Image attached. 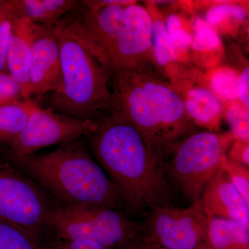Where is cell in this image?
Wrapping results in <instances>:
<instances>
[{
    "instance_id": "6da1fadb",
    "label": "cell",
    "mask_w": 249,
    "mask_h": 249,
    "mask_svg": "<svg viewBox=\"0 0 249 249\" xmlns=\"http://www.w3.org/2000/svg\"><path fill=\"white\" fill-rule=\"evenodd\" d=\"M90 139L100 166L120 191L126 208L141 212L168 205L170 188L163 163L135 127L116 109L96 121Z\"/></svg>"
},
{
    "instance_id": "7a4b0ae2",
    "label": "cell",
    "mask_w": 249,
    "mask_h": 249,
    "mask_svg": "<svg viewBox=\"0 0 249 249\" xmlns=\"http://www.w3.org/2000/svg\"><path fill=\"white\" fill-rule=\"evenodd\" d=\"M152 70L148 64L111 73L114 109L163 163L177 144L197 131L182 98Z\"/></svg>"
},
{
    "instance_id": "3957f363",
    "label": "cell",
    "mask_w": 249,
    "mask_h": 249,
    "mask_svg": "<svg viewBox=\"0 0 249 249\" xmlns=\"http://www.w3.org/2000/svg\"><path fill=\"white\" fill-rule=\"evenodd\" d=\"M12 161L64 206L126 207L117 187L79 139L62 144L49 153L32 154Z\"/></svg>"
},
{
    "instance_id": "277c9868",
    "label": "cell",
    "mask_w": 249,
    "mask_h": 249,
    "mask_svg": "<svg viewBox=\"0 0 249 249\" xmlns=\"http://www.w3.org/2000/svg\"><path fill=\"white\" fill-rule=\"evenodd\" d=\"M60 45L64 89L53 94L49 107L80 120L96 121L114 109L109 88L111 72L63 27H55Z\"/></svg>"
},
{
    "instance_id": "5b68a950",
    "label": "cell",
    "mask_w": 249,
    "mask_h": 249,
    "mask_svg": "<svg viewBox=\"0 0 249 249\" xmlns=\"http://www.w3.org/2000/svg\"><path fill=\"white\" fill-rule=\"evenodd\" d=\"M46 228L56 238L91 241L108 249L126 245L137 238L142 224L111 208L61 205L50 210L46 219Z\"/></svg>"
},
{
    "instance_id": "8992f818",
    "label": "cell",
    "mask_w": 249,
    "mask_h": 249,
    "mask_svg": "<svg viewBox=\"0 0 249 249\" xmlns=\"http://www.w3.org/2000/svg\"><path fill=\"white\" fill-rule=\"evenodd\" d=\"M232 137L196 132L177 144L163 160L167 178L191 203L199 200L219 168Z\"/></svg>"
},
{
    "instance_id": "52a82bcc",
    "label": "cell",
    "mask_w": 249,
    "mask_h": 249,
    "mask_svg": "<svg viewBox=\"0 0 249 249\" xmlns=\"http://www.w3.org/2000/svg\"><path fill=\"white\" fill-rule=\"evenodd\" d=\"M208 223L199 199L186 209L156 206L142 223L138 238L167 249H201Z\"/></svg>"
},
{
    "instance_id": "ba28073f",
    "label": "cell",
    "mask_w": 249,
    "mask_h": 249,
    "mask_svg": "<svg viewBox=\"0 0 249 249\" xmlns=\"http://www.w3.org/2000/svg\"><path fill=\"white\" fill-rule=\"evenodd\" d=\"M52 207L35 183L11 165L0 163V220L40 237Z\"/></svg>"
},
{
    "instance_id": "9c48e42d",
    "label": "cell",
    "mask_w": 249,
    "mask_h": 249,
    "mask_svg": "<svg viewBox=\"0 0 249 249\" xmlns=\"http://www.w3.org/2000/svg\"><path fill=\"white\" fill-rule=\"evenodd\" d=\"M97 129L96 121L80 120L58 114L52 108L37 109L21 133L9 142L11 160L32 155L51 145H62L89 135Z\"/></svg>"
},
{
    "instance_id": "30bf717a",
    "label": "cell",
    "mask_w": 249,
    "mask_h": 249,
    "mask_svg": "<svg viewBox=\"0 0 249 249\" xmlns=\"http://www.w3.org/2000/svg\"><path fill=\"white\" fill-rule=\"evenodd\" d=\"M54 27L34 24L29 67L33 95L41 96L49 91L59 94L63 91L60 45Z\"/></svg>"
},
{
    "instance_id": "8fae6325",
    "label": "cell",
    "mask_w": 249,
    "mask_h": 249,
    "mask_svg": "<svg viewBox=\"0 0 249 249\" xmlns=\"http://www.w3.org/2000/svg\"><path fill=\"white\" fill-rule=\"evenodd\" d=\"M199 201L208 217L231 219L249 229V204L220 168L205 188Z\"/></svg>"
},
{
    "instance_id": "7c38bea8",
    "label": "cell",
    "mask_w": 249,
    "mask_h": 249,
    "mask_svg": "<svg viewBox=\"0 0 249 249\" xmlns=\"http://www.w3.org/2000/svg\"><path fill=\"white\" fill-rule=\"evenodd\" d=\"M34 38V23L14 14L12 37L6 58L8 72L20 87L23 99L33 96L29 81L31 50Z\"/></svg>"
},
{
    "instance_id": "4fadbf2b",
    "label": "cell",
    "mask_w": 249,
    "mask_h": 249,
    "mask_svg": "<svg viewBox=\"0 0 249 249\" xmlns=\"http://www.w3.org/2000/svg\"><path fill=\"white\" fill-rule=\"evenodd\" d=\"M9 2L18 17L49 27H54L80 5V1L76 0H13Z\"/></svg>"
},
{
    "instance_id": "5bb4252c",
    "label": "cell",
    "mask_w": 249,
    "mask_h": 249,
    "mask_svg": "<svg viewBox=\"0 0 249 249\" xmlns=\"http://www.w3.org/2000/svg\"><path fill=\"white\" fill-rule=\"evenodd\" d=\"M249 229L235 221L209 217L201 249H249Z\"/></svg>"
},
{
    "instance_id": "9a60e30c",
    "label": "cell",
    "mask_w": 249,
    "mask_h": 249,
    "mask_svg": "<svg viewBox=\"0 0 249 249\" xmlns=\"http://www.w3.org/2000/svg\"><path fill=\"white\" fill-rule=\"evenodd\" d=\"M183 102L187 113L195 124L197 123L210 129L217 127L222 104L215 93L206 88H193Z\"/></svg>"
},
{
    "instance_id": "2e32d148",
    "label": "cell",
    "mask_w": 249,
    "mask_h": 249,
    "mask_svg": "<svg viewBox=\"0 0 249 249\" xmlns=\"http://www.w3.org/2000/svg\"><path fill=\"white\" fill-rule=\"evenodd\" d=\"M39 107V98L18 100L0 106V142H9L18 137Z\"/></svg>"
},
{
    "instance_id": "e0dca14e",
    "label": "cell",
    "mask_w": 249,
    "mask_h": 249,
    "mask_svg": "<svg viewBox=\"0 0 249 249\" xmlns=\"http://www.w3.org/2000/svg\"><path fill=\"white\" fill-rule=\"evenodd\" d=\"M0 249H41L38 236L0 220Z\"/></svg>"
},
{
    "instance_id": "ac0fdd59",
    "label": "cell",
    "mask_w": 249,
    "mask_h": 249,
    "mask_svg": "<svg viewBox=\"0 0 249 249\" xmlns=\"http://www.w3.org/2000/svg\"><path fill=\"white\" fill-rule=\"evenodd\" d=\"M152 34L155 39L153 53L156 61L163 66L178 58V50L170 40L164 22L156 19L152 22Z\"/></svg>"
},
{
    "instance_id": "d6986e66",
    "label": "cell",
    "mask_w": 249,
    "mask_h": 249,
    "mask_svg": "<svg viewBox=\"0 0 249 249\" xmlns=\"http://www.w3.org/2000/svg\"><path fill=\"white\" fill-rule=\"evenodd\" d=\"M14 18L9 1H0V73H9L6 58L12 37Z\"/></svg>"
},
{
    "instance_id": "ffe728a7",
    "label": "cell",
    "mask_w": 249,
    "mask_h": 249,
    "mask_svg": "<svg viewBox=\"0 0 249 249\" xmlns=\"http://www.w3.org/2000/svg\"><path fill=\"white\" fill-rule=\"evenodd\" d=\"M211 84L214 93L224 99L235 101L239 98L238 76L234 70H218L213 75Z\"/></svg>"
},
{
    "instance_id": "44dd1931",
    "label": "cell",
    "mask_w": 249,
    "mask_h": 249,
    "mask_svg": "<svg viewBox=\"0 0 249 249\" xmlns=\"http://www.w3.org/2000/svg\"><path fill=\"white\" fill-rule=\"evenodd\" d=\"M226 116L233 137L237 139L249 141V109L242 103H234L228 109Z\"/></svg>"
},
{
    "instance_id": "7402d4cb",
    "label": "cell",
    "mask_w": 249,
    "mask_h": 249,
    "mask_svg": "<svg viewBox=\"0 0 249 249\" xmlns=\"http://www.w3.org/2000/svg\"><path fill=\"white\" fill-rule=\"evenodd\" d=\"M219 168L224 170L236 189L249 204V168L235 164L224 156Z\"/></svg>"
},
{
    "instance_id": "603a6c76",
    "label": "cell",
    "mask_w": 249,
    "mask_h": 249,
    "mask_svg": "<svg viewBox=\"0 0 249 249\" xmlns=\"http://www.w3.org/2000/svg\"><path fill=\"white\" fill-rule=\"evenodd\" d=\"M195 36L193 37V47L196 52H207L217 49L220 40L208 23L203 19H196L194 24Z\"/></svg>"
},
{
    "instance_id": "cb8c5ba5",
    "label": "cell",
    "mask_w": 249,
    "mask_h": 249,
    "mask_svg": "<svg viewBox=\"0 0 249 249\" xmlns=\"http://www.w3.org/2000/svg\"><path fill=\"white\" fill-rule=\"evenodd\" d=\"M167 31L173 45L178 49H188L193 42V37L183 29L180 18L176 15H170L167 19Z\"/></svg>"
},
{
    "instance_id": "d4e9b609",
    "label": "cell",
    "mask_w": 249,
    "mask_h": 249,
    "mask_svg": "<svg viewBox=\"0 0 249 249\" xmlns=\"http://www.w3.org/2000/svg\"><path fill=\"white\" fill-rule=\"evenodd\" d=\"M22 99L19 85L13 79L9 73H0V106Z\"/></svg>"
},
{
    "instance_id": "484cf974",
    "label": "cell",
    "mask_w": 249,
    "mask_h": 249,
    "mask_svg": "<svg viewBox=\"0 0 249 249\" xmlns=\"http://www.w3.org/2000/svg\"><path fill=\"white\" fill-rule=\"evenodd\" d=\"M233 16L238 19H243L246 17V11L241 6L229 4H220L214 6L209 10L207 14L208 22L211 24H216L222 21L224 18Z\"/></svg>"
},
{
    "instance_id": "4316f807",
    "label": "cell",
    "mask_w": 249,
    "mask_h": 249,
    "mask_svg": "<svg viewBox=\"0 0 249 249\" xmlns=\"http://www.w3.org/2000/svg\"><path fill=\"white\" fill-rule=\"evenodd\" d=\"M41 249H107L91 241L82 240H63L56 238L51 241Z\"/></svg>"
},
{
    "instance_id": "83f0119b",
    "label": "cell",
    "mask_w": 249,
    "mask_h": 249,
    "mask_svg": "<svg viewBox=\"0 0 249 249\" xmlns=\"http://www.w3.org/2000/svg\"><path fill=\"white\" fill-rule=\"evenodd\" d=\"M229 161L235 164L249 168V141L237 139L229 152Z\"/></svg>"
},
{
    "instance_id": "f1b7e54d",
    "label": "cell",
    "mask_w": 249,
    "mask_h": 249,
    "mask_svg": "<svg viewBox=\"0 0 249 249\" xmlns=\"http://www.w3.org/2000/svg\"><path fill=\"white\" fill-rule=\"evenodd\" d=\"M249 69L247 67L238 76V93L241 103L249 109Z\"/></svg>"
},
{
    "instance_id": "f546056e",
    "label": "cell",
    "mask_w": 249,
    "mask_h": 249,
    "mask_svg": "<svg viewBox=\"0 0 249 249\" xmlns=\"http://www.w3.org/2000/svg\"><path fill=\"white\" fill-rule=\"evenodd\" d=\"M126 245L131 247L130 249H167L160 247V246L152 245V244L143 242V241L139 240L138 237L132 242H129Z\"/></svg>"
}]
</instances>
